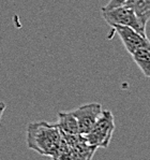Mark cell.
I'll use <instances>...</instances> for the list:
<instances>
[{
    "instance_id": "obj_12",
    "label": "cell",
    "mask_w": 150,
    "mask_h": 160,
    "mask_svg": "<svg viewBox=\"0 0 150 160\" xmlns=\"http://www.w3.org/2000/svg\"><path fill=\"white\" fill-rule=\"evenodd\" d=\"M2 105H4V103H3V102H1V103H0V108H1Z\"/></svg>"
},
{
    "instance_id": "obj_4",
    "label": "cell",
    "mask_w": 150,
    "mask_h": 160,
    "mask_svg": "<svg viewBox=\"0 0 150 160\" xmlns=\"http://www.w3.org/2000/svg\"><path fill=\"white\" fill-rule=\"evenodd\" d=\"M102 111V105L95 102L84 104L82 107H78L71 111V113L74 115V117L77 120L80 134L86 135L92 129L98 118L100 117Z\"/></svg>"
},
{
    "instance_id": "obj_3",
    "label": "cell",
    "mask_w": 150,
    "mask_h": 160,
    "mask_svg": "<svg viewBox=\"0 0 150 160\" xmlns=\"http://www.w3.org/2000/svg\"><path fill=\"white\" fill-rule=\"evenodd\" d=\"M102 17L109 26H125L134 29L143 36L147 37L146 28L141 24L139 19L135 13L127 6H121L118 8L109 10V11H101Z\"/></svg>"
},
{
    "instance_id": "obj_10",
    "label": "cell",
    "mask_w": 150,
    "mask_h": 160,
    "mask_svg": "<svg viewBox=\"0 0 150 160\" xmlns=\"http://www.w3.org/2000/svg\"><path fill=\"white\" fill-rule=\"evenodd\" d=\"M125 1H127V0H109V3H107L106 6L103 7V8L101 9V11H109V10L121 7L125 3Z\"/></svg>"
},
{
    "instance_id": "obj_7",
    "label": "cell",
    "mask_w": 150,
    "mask_h": 160,
    "mask_svg": "<svg viewBox=\"0 0 150 160\" xmlns=\"http://www.w3.org/2000/svg\"><path fill=\"white\" fill-rule=\"evenodd\" d=\"M124 6L134 12L141 24L146 28L150 21V0H127Z\"/></svg>"
},
{
    "instance_id": "obj_1",
    "label": "cell",
    "mask_w": 150,
    "mask_h": 160,
    "mask_svg": "<svg viewBox=\"0 0 150 160\" xmlns=\"http://www.w3.org/2000/svg\"><path fill=\"white\" fill-rule=\"evenodd\" d=\"M61 132L56 124L46 122H30L27 126V147L42 156L53 157L61 142Z\"/></svg>"
},
{
    "instance_id": "obj_9",
    "label": "cell",
    "mask_w": 150,
    "mask_h": 160,
    "mask_svg": "<svg viewBox=\"0 0 150 160\" xmlns=\"http://www.w3.org/2000/svg\"><path fill=\"white\" fill-rule=\"evenodd\" d=\"M131 56L143 74L150 78V48H141Z\"/></svg>"
},
{
    "instance_id": "obj_6",
    "label": "cell",
    "mask_w": 150,
    "mask_h": 160,
    "mask_svg": "<svg viewBox=\"0 0 150 160\" xmlns=\"http://www.w3.org/2000/svg\"><path fill=\"white\" fill-rule=\"evenodd\" d=\"M72 149V159L71 160H91L97 151L95 147L91 146L87 143L84 135L80 134L77 141L71 146Z\"/></svg>"
},
{
    "instance_id": "obj_5",
    "label": "cell",
    "mask_w": 150,
    "mask_h": 160,
    "mask_svg": "<svg viewBox=\"0 0 150 160\" xmlns=\"http://www.w3.org/2000/svg\"><path fill=\"white\" fill-rule=\"evenodd\" d=\"M113 29L119 36L122 44L130 55L141 48H150L148 37H145L134 29L125 26H113Z\"/></svg>"
},
{
    "instance_id": "obj_8",
    "label": "cell",
    "mask_w": 150,
    "mask_h": 160,
    "mask_svg": "<svg viewBox=\"0 0 150 160\" xmlns=\"http://www.w3.org/2000/svg\"><path fill=\"white\" fill-rule=\"evenodd\" d=\"M57 127L59 128L60 132L65 134H80L78 130L77 120L74 117V115L69 112H59L58 113V122Z\"/></svg>"
},
{
    "instance_id": "obj_2",
    "label": "cell",
    "mask_w": 150,
    "mask_h": 160,
    "mask_svg": "<svg viewBox=\"0 0 150 160\" xmlns=\"http://www.w3.org/2000/svg\"><path fill=\"white\" fill-rule=\"evenodd\" d=\"M115 131V118L109 110H103L92 129L84 138L95 148H107Z\"/></svg>"
},
{
    "instance_id": "obj_11",
    "label": "cell",
    "mask_w": 150,
    "mask_h": 160,
    "mask_svg": "<svg viewBox=\"0 0 150 160\" xmlns=\"http://www.w3.org/2000/svg\"><path fill=\"white\" fill-rule=\"evenodd\" d=\"M6 109V104L2 105L1 108H0V122H1V118H2V114H3V111Z\"/></svg>"
},
{
    "instance_id": "obj_13",
    "label": "cell",
    "mask_w": 150,
    "mask_h": 160,
    "mask_svg": "<svg viewBox=\"0 0 150 160\" xmlns=\"http://www.w3.org/2000/svg\"><path fill=\"white\" fill-rule=\"evenodd\" d=\"M0 103H1V101H0Z\"/></svg>"
}]
</instances>
